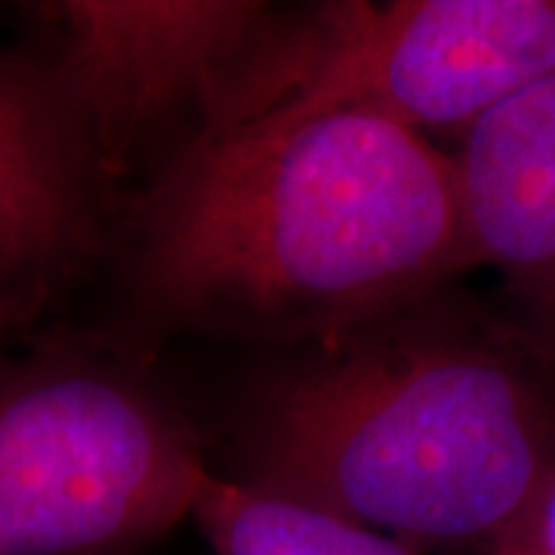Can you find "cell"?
I'll list each match as a JSON object with an SVG mask.
<instances>
[{
  "label": "cell",
  "mask_w": 555,
  "mask_h": 555,
  "mask_svg": "<svg viewBox=\"0 0 555 555\" xmlns=\"http://www.w3.org/2000/svg\"><path fill=\"white\" fill-rule=\"evenodd\" d=\"M469 266L454 152L352 108L198 133L139 217L152 297L235 334L343 337L429 302Z\"/></svg>",
  "instance_id": "6da1fadb"
},
{
  "label": "cell",
  "mask_w": 555,
  "mask_h": 555,
  "mask_svg": "<svg viewBox=\"0 0 555 555\" xmlns=\"http://www.w3.org/2000/svg\"><path fill=\"white\" fill-rule=\"evenodd\" d=\"M423 306L321 339L262 401L241 485L411 550L513 525L555 469V352Z\"/></svg>",
  "instance_id": "7a4b0ae2"
},
{
  "label": "cell",
  "mask_w": 555,
  "mask_h": 555,
  "mask_svg": "<svg viewBox=\"0 0 555 555\" xmlns=\"http://www.w3.org/2000/svg\"><path fill=\"white\" fill-rule=\"evenodd\" d=\"M553 75L555 0H327L269 13L201 108L198 133L352 108L463 139Z\"/></svg>",
  "instance_id": "3957f363"
},
{
  "label": "cell",
  "mask_w": 555,
  "mask_h": 555,
  "mask_svg": "<svg viewBox=\"0 0 555 555\" xmlns=\"http://www.w3.org/2000/svg\"><path fill=\"white\" fill-rule=\"evenodd\" d=\"M210 478L185 426L133 383L40 379L0 401V555H102L195 513Z\"/></svg>",
  "instance_id": "277c9868"
},
{
  "label": "cell",
  "mask_w": 555,
  "mask_h": 555,
  "mask_svg": "<svg viewBox=\"0 0 555 555\" xmlns=\"http://www.w3.org/2000/svg\"><path fill=\"white\" fill-rule=\"evenodd\" d=\"M269 13L250 0L72 3L65 16L80 96L112 137H139L185 105L201 115Z\"/></svg>",
  "instance_id": "5b68a950"
},
{
  "label": "cell",
  "mask_w": 555,
  "mask_h": 555,
  "mask_svg": "<svg viewBox=\"0 0 555 555\" xmlns=\"http://www.w3.org/2000/svg\"><path fill=\"white\" fill-rule=\"evenodd\" d=\"M476 266H491L518 324L555 352V75L481 118L454 152Z\"/></svg>",
  "instance_id": "8992f818"
},
{
  "label": "cell",
  "mask_w": 555,
  "mask_h": 555,
  "mask_svg": "<svg viewBox=\"0 0 555 555\" xmlns=\"http://www.w3.org/2000/svg\"><path fill=\"white\" fill-rule=\"evenodd\" d=\"M192 516L217 555H416L392 537L214 473Z\"/></svg>",
  "instance_id": "52a82bcc"
},
{
  "label": "cell",
  "mask_w": 555,
  "mask_h": 555,
  "mask_svg": "<svg viewBox=\"0 0 555 555\" xmlns=\"http://www.w3.org/2000/svg\"><path fill=\"white\" fill-rule=\"evenodd\" d=\"M72 217V179L43 120L0 93V272L50 247Z\"/></svg>",
  "instance_id": "ba28073f"
},
{
  "label": "cell",
  "mask_w": 555,
  "mask_h": 555,
  "mask_svg": "<svg viewBox=\"0 0 555 555\" xmlns=\"http://www.w3.org/2000/svg\"><path fill=\"white\" fill-rule=\"evenodd\" d=\"M481 555H555V469L516 521L506 525Z\"/></svg>",
  "instance_id": "9c48e42d"
}]
</instances>
